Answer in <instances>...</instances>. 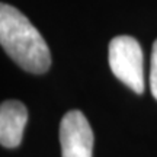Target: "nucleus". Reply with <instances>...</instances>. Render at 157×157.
<instances>
[{"label":"nucleus","instance_id":"1","mask_svg":"<svg viewBox=\"0 0 157 157\" xmlns=\"http://www.w3.org/2000/svg\"><path fill=\"white\" fill-rule=\"evenodd\" d=\"M0 44L17 66L34 74L45 73L51 66L50 48L38 29L21 10L0 6Z\"/></svg>","mask_w":157,"mask_h":157},{"label":"nucleus","instance_id":"2","mask_svg":"<svg viewBox=\"0 0 157 157\" xmlns=\"http://www.w3.org/2000/svg\"><path fill=\"white\" fill-rule=\"evenodd\" d=\"M108 60L118 80L138 95L144 92V58L137 39L128 35L111 39Z\"/></svg>","mask_w":157,"mask_h":157},{"label":"nucleus","instance_id":"3","mask_svg":"<svg viewBox=\"0 0 157 157\" xmlns=\"http://www.w3.org/2000/svg\"><path fill=\"white\" fill-rule=\"evenodd\" d=\"M60 143L63 157H92L93 131L87 118L80 111L73 109L63 117Z\"/></svg>","mask_w":157,"mask_h":157},{"label":"nucleus","instance_id":"4","mask_svg":"<svg viewBox=\"0 0 157 157\" xmlns=\"http://www.w3.org/2000/svg\"><path fill=\"white\" fill-rule=\"evenodd\" d=\"M28 122V109L19 101H5L0 106V143L15 148L21 144Z\"/></svg>","mask_w":157,"mask_h":157},{"label":"nucleus","instance_id":"5","mask_svg":"<svg viewBox=\"0 0 157 157\" xmlns=\"http://www.w3.org/2000/svg\"><path fill=\"white\" fill-rule=\"evenodd\" d=\"M150 90L157 99V39L153 44L151 60H150Z\"/></svg>","mask_w":157,"mask_h":157}]
</instances>
